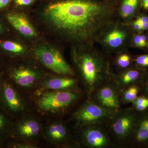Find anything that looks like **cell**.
Returning <instances> with one entry per match:
<instances>
[{
    "label": "cell",
    "mask_w": 148,
    "mask_h": 148,
    "mask_svg": "<svg viewBox=\"0 0 148 148\" xmlns=\"http://www.w3.org/2000/svg\"><path fill=\"white\" fill-rule=\"evenodd\" d=\"M116 8L99 0H62L49 5L45 14L67 39L95 44L101 30L116 18Z\"/></svg>",
    "instance_id": "6da1fadb"
},
{
    "label": "cell",
    "mask_w": 148,
    "mask_h": 148,
    "mask_svg": "<svg viewBox=\"0 0 148 148\" xmlns=\"http://www.w3.org/2000/svg\"><path fill=\"white\" fill-rule=\"evenodd\" d=\"M72 53L83 91L90 99L97 89L113 77L112 56L92 43L77 45Z\"/></svg>",
    "instance_id": "7a4b0ae2"
},
{
    "label": "cell",
    "mask_w": 148,
    "mask_h": 148,
    "mask_svg": "<svg viewBox=\"0 0 148 148\" xmlns=\"http://www.w3.org/2000/svg\"><path fill=\"white\" fill-rule=\"evenodd\" d=\"M134 34L128 24L116 17L101 30L95 43L100 45L106 53L112 56L130 47Z\"/></svg>",
    "instance_id": "3957f363"
},
{
    "label": "cell",
    "mask_w": 148,
    "mask_h": 148,
    "mask_svg": "<svg viewBox=\"0 0 148 148\" xmlns=\"http://www.w3.org/2000/svg\"><path fill=\"white\" fill-rule=\"evenodd\" d=\"M38 94L37 108L47 113H66L86 98L82 90H46Z\"/></svg>",
    "instance_id": "277c9868"
},
{
    "label": "cell",
    "mask_w": 148,
    "mask_h": 148,
    "mask_svg": "<svg viewBox=\"0 0 148 148\" xmlns=\"http://www.w3.org/2000/svg\"><path fill=\"white\" fill-rule=\"evenodd\" d=\"M139 114L132 107L122 108L111 117L108 123L111 138L116 148L129 147Z\"/></svg>",
    "instance_id": "5b68a950"
},
{
    "label": "cell",
    "mask_w": 148,
    "mask_h": 148,
    "mask_svg": "<svg viewBox=\"0 0 148 148\" xmlns=\"http://www.w3.org/2000/svg\"><path fill=\"white\" fill-rule=\"evenodd\" d=\"M112 116L92 100L85 98L74 111L72 118L76 129L85 125L108 124Z\"/></svg>",
    "instance_id": "8992f818"
},
{
    "label": "cell",
    "mask_w": 148,
    "mask_h": 148,
    "mask_svg": "<svg viewBox=\"0 0 148 148\" xmlns=\"http://www.w3.org/2000/svg\"><path fill=\"white\" fill-rule=\"evenodd\" d=\"M79 147L87 148H116L111 138L108 124L90 125L76 129Z\"/></svg>",
    "instance_id": "52a82bcc"
},
{
    "label": "cell",
    "mask_w": 148,
    "mask_h": 148,
    "mask_svg": "<svg viewBox=\"0 0 148 148\" xmlns=\"http://www.w3.org/2000/svg\"><path fill=\"white\" fill-rule=\"evenodd\" d=\"M34 53L43 65L56 73L60 75H75L74 70L58 49L40 46L35 49Z\"/></svg>",
    "instance_id": "ba28073f"
},
{
    "label": "cell",
    "mask_w": 148,
    "mask_h": 148,
    "mask_svg": "<svg viewBox=\"0 0 148 148\" xmlns=\"http://www.w3.org/2000/svg\"><path fill=\"white\" fill-rule=\"evenodd\" d=\"M120 91L112 79L97 89L90 99L113 115L122 108Z\"/></svg>",
    "instance_id": "9c48e42d"
},
{
    "label": "cell",
    "mask_w": 148,
    "mask_h": 148,
    "mask_svg": "<svg viewBox=\"0 0 148 148\" xmlns=\"http://www.w3.org/2000/svg\"><path fill=\"white\" fill-rule=\"evenodd\" d=\"M45 138L52 144L64 147H79L73 139L71 134L66 124L61 121L52 123L47 126Z\"/></svg>",
    "instance_id": "30bf717a"
},
{
    "label": "cell",
    "mask_w": 148,
    "mask_h": 148,
    "mask_svg": "<svg viewBox=\"0 0 148 148\" xmlns=\"http://www.w3.org/2000/svg\"><path fill=\"white\" fill-rule=\"evenodd\" d=\"M79 81L75 76L61 75L42 80L38 85V93L46 90H82Z\"/></svg>",
    "instance_id": "8fae6325"
},
{
    "label": "cell",
    "mask_w": 148,
    "mask_h": 148,
    "mask_svg": "<svg viewBox=\"0 0 148 148\" xmlns=\"http://www.w3.org/2000/svg\"><path fill=\"white\" fill-rule=\"evenodd\" d=\"M16 127V135L23 142L34 143L41 132V125L35 118L23 119L18 122Z\"/></svg>",
    "instance_id": "7c38bea8"
},
{
    "label": "cell",
    "mask_w": 148,
    "mask_h": 148,
    "mask_svg": "<svg viewBox=\"0 0 148 148\" xmlns=\"http://www.w3.org/2000/svg\"><path fill=\"white\" fill-rule=\"evenodd\" d=\"M11 76L15 84L23 89L36 87L42 81L41 74L25 66L14 69L12 73Z\"/></svg>",
    "instance_id": "4fadbf2b"
},
{
    "label": "cell",
    "mask_w": 148,
    "mask_h": 148,
    "mask_svg": "<svg viewBox=\"0 0 148 148\" xmlns=\"http://www.w3.org/2000/svg\"><path fill=\"white\" fill-rule=\"evenodd\" d=\"M147 72L133 66L124 71L114 73L113 79L120 91L134 85H140Z\"/></svg>",
    "instance_id": "5bb4252c"
},
{
    "label": "cell",
    "mask_w": 148,
    "mask_h": 148,
    "mask_svg": "<svg viewBox=\"0 0 148 148\" xmlns=\"http://www.w3.org/2000/svg\"><path fill=\"white\" fill-rule=\"evenodd\" d=\"M138 114V121L128 148H148V109Z\"/></svg>",
    "instance_id": "9a60e30c"
},
{
    "label": "cell",
    "mask_w": 148,
    "mask_h": 148,
    "mask_svg": "<svg viewBox=\"0 0 148 148\" xmlns=\"http://www.w3.org/2000/svg\"><path fill=\"white\" fill-rule=\"evenodd\" d=\"M4 102L9 110L14 113L24 112L26 103L16 89L9 84L5 83L3 88Z\"/></svg>",
    "instance_id": "2e32d148"
},
{
    "label": "cell",
    "mask_w": 148,
    "mask_h": 148,
    "mask_svg": "<svg viewBox=\"0 0 148 148\" xmlns=\"http://www.w3.org/2000/svg\"><path fill=\"white\" fill-rule=\"evenodd\" d=\"M141 11L140 0H121L116 8V17L128 24Z\"/></svg>",
    "instance_id": "e0dca14e"
},
{
    "label": "cell",
    "mask_w": 148,
    "mask_h": 148,
    "mask_svg": "<svg viewBox=\"0 0 148 148\" xmlns=\"http://www.w3.org/2000/svg\"><path fill=\"white\" fill-rule=\"evenodd\" d=\"M7 19L11 25L22 34L26 36L33 37L36 35L34 27L27 17L20 14H9Z\"/></svg>",
    "instance_id": "ac0fdd59"
},
{
    "label": "cell",
    "mask_w": 148,
    "mask_h": 148,
    "mask_svg": "<svg viewBox=\"0 0 148 148\" xmlns=\"http://www.w3.org/2000/svg\"><path fill=\"white\" fill-rule=\"evenodd\" d=\"M112 56L113 67L115 69V72L121 71L129 69L133 66L134 55L128 51V49L114 53Z\"/></svg>",
    "instance_id": "d6986e66"
},
{
    "label": "cell",
    "mask_w": 148,
    "mask_h": 148,
    "mask_svg": "<svg viewBox=\"0 0 148 148\" xmlns=\"http://www.w3.org/2000/svg\"><path fill=\"white\" fill-rule=\"evenodd\" d=\"M140 85H134L123 88L120 91V101L121 106L132 103L140 94Z\"/></svg>",
    "instance_id": "ffe728a7"
},
{
    "label": "cell",
    "mask_w": 148,
    "mask_h": 148,
    "mask_svg": "<svg viewBox=\"0 0 148 148\" xmlns=\"http://www.w3.org/2000/svg\"><path fill=\"white\" fill-rule=\"evenodd\" d=\"M130 47L148 52V42L145 32L134 33L130 41Z\"/></svg>",
    "instance_id": "44dd1931"
},
{
    "label": "cell",
    "mask_w": 148,
    "mask_h": 148,
    "mask_svg": "<svg viewBox=\"0 0 148 148\" xmlns=\"http://www.w3.org/2000/svg\"><path fill=\"white\" fill-rule=\"evenodd\" d=\"M132 108L138 113L145 112L148 109V96L139 94L132 102Z\"/></svg>",
    "instance_id": "7402d4cb"
},
{
    "label": "cell",
    "mask_w": 148,
    "mask_h": 148,
    "mask_svg": "<svg viewBox=\"0 0 148 148\" xmlns=\"http://www.w3.org/2000/svg\"><path fill=\"white\" fill-rule=\"evenodd\" d=\"M133 66L140 70L148 71V52L134 55Z\"/></svg>",
    "instance_id": "603a6c76"
},
{
    "label": "cell",
    "mask_w": 148,
    "mask_h": 148,
    "mask_svg": "<svg viewBox=\"0 0 148 148\" xmlns=\"http://www.w3.org/2000/svg\"><path fill=\"white\" fill-rule=\"evenodd\" d=\"M5 50L15 53H21L24 51V48L21 45L12 41H5L1 44Z\"/></svg>",
    "instance_id": "cb8c5ba5"
},
{
    "label": "cell",
    "mask_w": 148,
    "mask_h": 148,
    "mask_svg": "<svg viewBox=\"0 0 148 148\" xmlns=\"http://www.w3.org/2000/svg\"><path fill=\"white\" fill-rule=\"evenodd\" d=\"M147 13L141 11L135 17L140 21L143 32H146L148 30V14Z\"/></svg>",
    "instance_id": "d4e9b609"
},
{
    "label": "cell",
    "mask_w": 148,
    "mask_h": 148,
    "mask_svg": "<svg viewBox=\"0 0 148 148\" xmlns=\"http://www.w3.org/2000/svg\"><path fill=\"white\" fill-rule=\"evenodd\" d=\"M140 86L141 91L140 94H143L148 96V71L146 73L143 82L140 85Z\"/></svg>",
    "instance_id": "484cf974"
},
{
    "label": "cell",
    "mask_w": 148,
    "mask_h": 148,
    "mask_svg": "<svg viewBox=\"0 0 148 148\" xmlns=\"http://www.w3.org/2000/svg\"><path fill=\"white\" fill-rule=\"evenodd\" d=\"M14 147L17 148H36L38 147L34 143L23 142L17 143L14 146Z\"/></svg>",
    "instance_id": "4316f807"
},
{
    "label": "cell",
    "mask_w": 148,
    "mask_h": 148,
    "mask_svg": "<svg viewBox=\"0 0 148 148\" xmlns=\"http://www.w3.org/2000/svg\"><path fill=\"white\" fill-rule=\"evenodd\" d=\"M6 120L2 114L0 113V133L3 131L6 126Z\"/></svg>",
    "instance_id": "83f0119b"
},
{
    "label": "cell",
    "mask_w": 148,
    "mask_h": 148,
    "mask_svg": "<svg viewBox=\"0 0 148 148\" xmlns=\"http://www.w3.org/2000/svg\"><path fill=\"white\" fill-rule=\"evenodd\" d=\"M35 0H15V3L18 5H28L31 4Z\"/></svg>",
    "instance_id": "f1b7e54d"
},
{
    "label": "cell",
    "mask_w": 148,
    "mask_h": 148,
    "mask_svg": "<svg viewBox=\"0 0 148 148\" xmlns=\"http://www.w3.org/2000/svg\"><path fill=\"white\" fill-rule=\"evenodd\" d=\"M141 11L148 12V0H140Z\"/></svg>",
    "instance_id": "f546056e"
},
{
    "label": "cell",
    "mask_w": 148,
    "mask_h": 148,
    "mask_svg": "<svg viewBox=\"0 0 148 148\" xmlns=\"http://www.w3.org/2000/svg\"><path fill=\"white\" fill-rule=\"evenodd\" d=\"M99 1L106 3L111 5L117 7L118 5L121 0H99Z\"/></svg>",
    "instance_id": "4dcf8cb0"
},
{
    "label": "cell",
    "mask_w": 148,
    "mask_h": 148,
    "mask_svg": "<svg viewBox=\"0 0 148 148\" xmlns=\"http://www.w3.org/2000/svg\"><path fill=\"white\" fill-rule=\"evenodd\" d=\"M10 0H0V9L6 6L10 2Z\"/></svg>",
    "instance_id": "1f68e13d"
},
{
    "label": "cell",
    "mask_w": 148,
    "mask_h": 148,
    "mask_svg": "<svg viewBox=\"0 0 148 148\" xmlns=\"http://www.w3.org/2000/svg\"><path fill=\"white\" fill-rule=\"evenodd\" d=\"M3 31V29L2 26L1 25V24H0V34L2 33Z\"/></svg>",
    "instance_id": "d6a6232c"
},
{
    "label": "cell",
    "mask_w": 148,
    "mask_h": 148,
    "mask_svg": "<svg viewBox=\"0 0 148 148\" xmlns=\"http://www.w3.org/2000/svg\"><path fill=\"white\" fill-rule=\"evenodd\" d=\"M146 36H147V41L148 42V30L147 32H145Z\"/></svg>",
    "instance_id": "836d02e7"
},
{
    "label": "cell",
    "mask_w": 148,
    "mask_h": 148,
    "mask_svg": "<svg viewBox=\"0 0 148 148\" xmlns=\"http://www.w3.org/2000/svg\"><path fill=\"white\" fill-rule=\"evenodd\" d=\"M0 84H1V83H0Z\"/></svg>",
    "instance_id": "e575fe53"
}]
</instances>
